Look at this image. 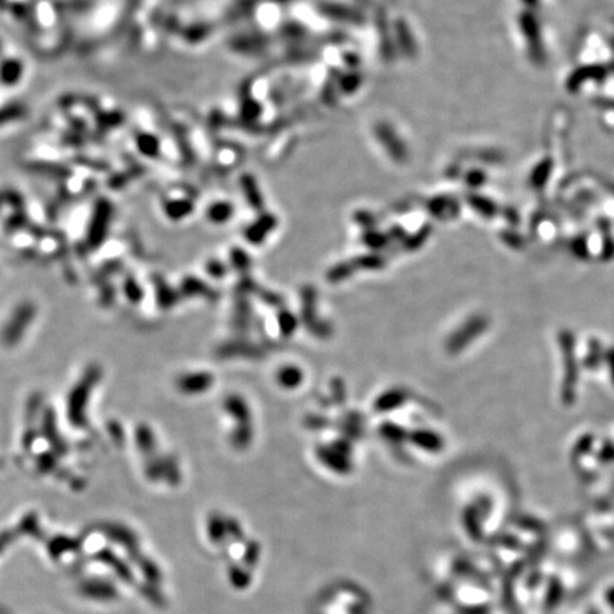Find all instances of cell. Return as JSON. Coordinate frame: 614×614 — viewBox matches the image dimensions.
<instances>
[{"mask_svg": "<svg viewBox=\"0 0 614 614\" xmlns=\"http://www.w3.org/2000/svg\"><path fill=\"white\" fill-rule=\"evenodd\" d=\"M206 545L216 556L219 575L229 591L235 594L251 593L262 579L265 569L263 545L235 522L216 527L212 532Z\"/></svg>", "mask_w": 614, "mask_h": 614, "instance_id": "cell-1", "label": "cell"}, {"mask_svg": "<svg viewBox=\"0 0 614 614\" xmlns=\"http://www.w3.org/2000/svg\"><path fill=\"white\" fill-rule=\"evenodd\" d=\"M311 614H377V608L364 586L340 579L326 584L315 596Z\"/></svg>", "mask_w": 614, "mask_h": 614, "instance_id": "cell-2", "label": "cell"}]
</instances>
